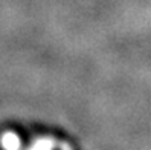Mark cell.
<instances>
[{"label": "cell", "instance_id": "6da1fadb", "mask_svg": "<svg viewBox=\"0 0 151 150\" xmlns=\"http://www.w3.org/2000/svg\"><path fill=\"white\" fill-rule=\"evenodd\" d=\"M2 146L6 147V149H17L20 146V139L15 133H9V132H8V133H5L2 136Z\"/></svg>", "mask_w": 151, "mask_h": 150}]
</instances>
